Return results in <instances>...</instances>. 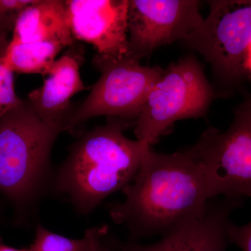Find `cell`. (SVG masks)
I'll return each instance as SVG.
<instances>
[{
	"mask_svg": "<svg viewBox=\"0 0 251 251\" xmlns=\"http://www.w3.org/2000/svg\"><path fill=\"white\" fill-rule=\"evenodd\" d=\"M123 202L109 204L128 240L163 236L197 219L210 201L201 140L176 153L149 150L133 181L122 190Z\"/></svg>",
	"mask_w": 251,
	"mask_h": 251,
	"instance_id": "1",
	"label": "cell"
},
{
	"mask_svg": "<svg viewBox=\"0 0 251 251\" xmlns=\"http://www.w3.org/2000/svg\"><path fill=\"white\" fill-rule=\"evenodd\" d=\"M129 121L112 118L84 133L54 173L51 192L86 216L133 181L151 146L124 133Z\"/></svg>",
	"mask_w": 251,
	"mask_h": 251,
	"instance_id": "2",
	"label": "cell"
},
{
	"mask_svg": "<svg viewBox=\"0 0 251 251\" xmlns=\"http://www.w3.org/2000/svg\"><path fill=\"white\" fill-rule=\"evenodd\" d=\"M62 131L42 120L27 100L0 119V196L11 206L15 224L27 222L51 192V151Z\"/></svg>",
	"mask_w": 251,
	"mask_h": 251,
	"instance_id": "3",
	"label": "cell"
},
{
	"mask_svg": "<svg viewBox=\"0 0 251 251\" xmlns=\"http://www.w3.org/2000/svg\"><path fill=\"white\" fill-rule=\"evenodd\" d=\"M213 98L197 59L189 55L173 63L153 85L135 120L137 140L151 146L175 122L205 115Z\"/></svg>",
	"mask_w": 251,
	"mask_h": 251,
	"instance_id": "4",
	"label": "cell"
},
{
	"mask_svg": "<svg viewBox=\"0 0 251 251\" xmlns=\"http://www.w3.org/2000/svg\"><path fill=\"white\" fill-rule=\"evenodd\" d=\"M207 3V17L181 42L209 63L222 85L236 87L247 77L245 61L251 42V0Z\"/></svg>",
	"mask_w": 251,
	"mask_h": 251,
	"instance_id": "5",
	"label": "cell"
},
{
	"mask_svg": "<svg viewBox=\"0 0 251 251\" xmlns=\"http://www.w3.org/2000/svg\"><path fill=\"white\" fill-rule=\"evenodd\" d=\"M211 200L251 199V100L234 110L228 129L209 127L200 138Z\"/></svg>",
	"mask_w": 251,
	"mask_h": 251,
	"instance_id": "6",
	"label": "cell"
},
{
	"mask_svg": "<svg viewBox=\"0 0 251 251\" xmlns=\"http://www.w3.org/2000/svg\"><path fill=\"white\" fill-rule=\"evenodd\" d=\"M98 69L101 72L100 78L85 101L71 114L65 130L99 116L135 121L164 71L159 66L141 65L139 61L130 57Z\"/></svg>",
	"mask_w": 251,
	"mask_h": 251,
	"instance_id": "7",
	"label": "cell"
},
{
	"mask_svg": "<svg viewBox=\"0 0 251 251\" xmlns=\"http://www.w3.org/2000/svg\"><path fill=\"white\" fill-rule=\"evenodd\" d=\"M196 0H128L130 58L139 61L154 50L182 41L202 23Z\"/></svg>",
	"mask_w": 251,
	"mask_h": 251,
	"instance_id": "8",
	"label": "cell"
},
{
	"mask_svg": "<svg viewBox=\"0 0 251 251\" xmlns=\"http://www.w3.org/2000/svg\"><path fill=\"white\" fill-rule=\"evenodd\" d=\"M244 205L240 198L210 200L202 215L188 221L151 244L122 241L107 230L101 238L103 251H226L231 214Z\"/></svg>",
	"mask_w": 251,
	"mask_h": 251,
	"instance_id": "9",
	"label": "cell"
},
{
	"mask_svg": "<svg viewBox=\"0 0 251 251\" xmlns=\"http://www.w3.org/2000/svg\"><path fill=\"white\" fill-rule=\"evenodd\" d=\"M73 37L92 44L97 69L129 57L128 0H67Z\"/></svg>",
	"mask_w": 251,
	"mask_h": 251,
	"instance_id": "10",
	"label": "cell"
},
{
	"mask_svg": "<svg viewBox=\"0 0 251 251\" xmlns=\"http://www.w3.org/2000/svg\"><path fill=\"white\" fill-rule=\"evenodd\" d=\"M80 64V57L74 52L63 54L50 67L43 85L28 95V103L38 115L63 131L73 112L69 109L71 99L86 89L81 79Z\"/></svg>",
	"mask_w": 251,
	"mask_h": 251,
	"instance_id": "11",
	"label": "cell"
},
{
	"mask_svg": "<svg viewBox=\"0 0 251 251\" xmlns=\"http://www.w3.org/2000/svg\"><path fill=\"white\" fill-rule=\"evenodd\" d=\"M73 37L66 1L35 0L18 16L11 42H54L72 46Z\"/></svg>",
	"mask_w": 251,
	"mask_h": 251,
	"instance_id": "12",
	"label": "cell"
},
{
	"mask_svg": "<svg viewBox=\"0 0 251 251\" xmlns=\"http://www.w3.org/2000/svg\"><path fill=\"white\" fill-rule=\"evenodd\" d=\"M64 46L54 42L14 43L9 41L0 62L12 72L45 75Z\"/></svg>",
	"mask_w": 251,
	"mask_h": 251,
	"instance_id": "13",
	"label": "cell"
},
{
	"mask_svg": "<svg viewBox=\"0 0 251 251\" xmlns=\"http://www.w3.org/2000/svg\"><path fill=\"white\" fill-rule=\"evenodd\" d=\"M108 226L90 227L81 239H72L54 233L42 225L36 226L35 238L31 251H90L94 241L103 234Z\"/></svg>",
	"mask_w": 251,
	"mask_h": 251,
	"instance_id": "14",
	"label": "cell"
},
{
	"mask_svg": "<svg viewBox=\"0 0 251 251\" xmlns=\"http://www.w3.org/2000/svg\"><path fill=\"white\" fill-rule=\"evenodd\" d=\"M16 93L14 72L0 62V119L23 102Z\"/></svg>",
	"mask_w": 251,
	"mask_h": 251,
	"instance_id": "15",
	"label": "cell"
},
{
	"mask_svg": "<svg viewBox=\"0 0 251 251\" xmlns=\"http://www.w3.org/2000/svg\"><path fill=\"white\" fill-rule=\"evenodd\" d=\"M35 0H0V37L13 32L18 16Z\"/></svg>",
	"mask_w": 251,
	"mask_h": 251,
	"instance_id": "16",
	"label": "cell"
},
{
	"mask_svg": "<svg viewBox=\"0 0 251 251\" xmlns=\"http://www.w3.org/2000/svg\"><path fill=\"white\" fill-rule=\"evenodd\" d=\"M229 244L237 246L242 251H251V221L242 226L231 222L227 229Z\"/></svg>",
	"mask_w": 251,
	"mask_h": 251,
	"instance_id": "17",
	"label": "cell"
},
{
	"mask_svg": "<svg viewBox=\"0 0 251 251\" xmlns=\"http://www.w3.org/2000/svg\"><path fill=\"white\" fill-rule=\"evenodd\" d=\"M245 69L247 77L251 78V42L248 49L247 57H246Z\"/></svg>",
	"mask_w": 251,
	"mask_h": 251,
	"instance_id": "18",
	"label": "cell"
},
{
	"mask_svg": "<svg viewBox=\"0 0 251 251\" xmlns=\"http://www.w3.org/2000/svg\"><path fill=\"white\" fill-rule=\"evenodd\" d=\"M108 228L107 229L103 234H100L99 237L96 239V240L94 241L93 245H92V248H91L90 251H103V247H102L101 244V238L103 237V234H105V232L108 230Z\"/></svg>",
	"mask_w": 251,
	"mask_h": 251,
	"instance_id": "19",
	"label": "cell"
},
{
	"mask_svg": "<svg viewBox=\"0 0 251 251\" xmlns=\"http://www.w3.org/2000/svg\"><path fill=\"white\" fill-rule=\"evenodd\" d=\"M0 251H31L30 249H16V248L9 247L0 241Z\"/></svg>",
	"mask_w": 251,
	"mask_h": 251,
	"instance_id": "20",
	"label": "cell"
},
{
	"mask_svg": "<svg viewBox=\"0 0 251 251\" xmlns=\"http://www.w3.org/2000/svg\"><path fill=\"white\" fill-rule=\"evenodd\" d=\"M3 224V210L1 206L0 205V241L2 240L1 237V228Z\"/></svg>",
	"mask_w": 251,
	"mask_h": 251,
	"instance_id": "21",
	"label": "cell"
},
{
	"mask_svg": "<svg viewBox=\"0 0 251 251\" xmlns=\"http://www.w3.org/2000/svg\"><path fill=\"white\" fill-rule=\"evenodd\" d=\"M249 99H250L251 100V96H249Z\"/></svg>",
	"mask_w": 251,
	"mask_h": 251,
	"instance_id": "22",
	"label": "cell"
}]
</instances>
